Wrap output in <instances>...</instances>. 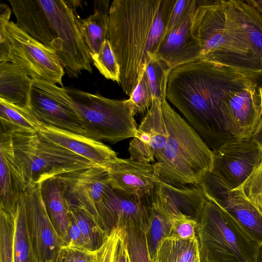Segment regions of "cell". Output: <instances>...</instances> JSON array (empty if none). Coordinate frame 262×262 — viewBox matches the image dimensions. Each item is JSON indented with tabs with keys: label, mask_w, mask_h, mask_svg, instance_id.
Segmentation results:
<instances>
[{
	"label": "cell",
	"mask_w": 262,
	"mask_h": 262,
	"mask_svg": "<svg viewBox=\"0 0 262 262\" xmlns=\"http://www.w3.org/2000/svg\"><path fill=\"white\" fill-rule=\"evenodd\" d=\"M253 80L232 69L196 60L171 70L166 98L213 151L235 139L225 122L228 98Z\"/></svg>",
	"instance_id": "6da1fadb"
},
{
	"label": "cell",
	"mask_w": 262,
	"mask_h": 262,
	"mask_svg": "<svg viewBox=\"0 0 262 262\" xmlns=\"http://www.w3.org/2000/svg\"><path fill=\"white\" fill-rule=\"evenodd\" d=\"M177 0H114L107 39L120 67V85L129 96L156 57Z\"/></svg>",
	"instance_id": "7a4b0ae2"
},
{
	"label": "cell",
	"mask_w": 262,
	"mask_h": 262,
	"mask_svg": "<svg viewBox=\"0 0 262 262\" xmlns=\"http://www.w3.org/2000/svg\"><path fill=\"white\" fill-rule=\"evenodd\" d=\"M17 26L53 49L69 77L91 73V59L74 0H9Z\"/></svg>",
	"instance_id": "3957f363"
},
{
	"label": "cell",
	"mask_w": 262,
	"mask_h": 262,
	"mask_svg": "<svg viewBox=\"0 0 262 262\" xmlns=\"http://www.w3.org/2000/svg\"><path fill=\"white\" fill-rule=\"evenodd\" d=\"M190 32L200 48L199 59L232 69L258 82L262 78L247 31L232 0H198Z\"/></svg>",
	"instance_id": "277c9868"
},
{
	"label": "cell",
	"mask_w": 262,
	"mask_h": 262,
	"mask_svg": "<svg viewBox=\"0 0 262 262\" xmlns=\"http://www.w3.org/2000/svg\"><path fill=\"white\" fill-rule=\"evenodd\" d=\"M0 154L23 192L51 177L98 165L42 139L36 132L1 130Z\"/></svg>",
	"instance_id": "5b68a950"
},
{
	"label": "cell",
	"mask_w": 262,
	"mask_h": 262,
	"mask_svg": "<svg viewBox=\"0 0 262 262\" xmlns=\"http://www.w3.org/2000/svg\"><path fill=\"white\" fill-rule=\"evenodd\" d=\"M161 105L169 135L153 164L155 175L176 187L199 184L212 170L213 151L166 99Z\"/></svg>",
	"instance_id": "8992f818"
},
{
	"label": "cell",
	"mask_w": 262,
	"mask_h": 262,
	"mask_svg": "<svg viewBox=\"0 0 262 262\" xmlns=\"http://www.w3.org/2000/svg\"><path fill=\"white\" fill-rule=\"evenodd\" d=\"M206 196L196 228L202 262H257V242L219 204Z\"/></svg>",
	"instance_id": "52a82bcc"
},
{
	"label": "cell",
	"mask_w": 262,
	"mask_h": 262,
	"mask_svg": "<svg viewBox=\"0 0 262 262\" xmlns=\"http://www.w3.org/2000/svg\"><path fill=\"white\" fill-rule=\"evenodd\" d=\"M66 89L85 137L112 144L135 137L138 127L128 99H112L77 89Z\"/></svg>",
	"instance_id": "ba28073f"
},
{
	"label": "cell",
	"mask_w": 262,
	"mask_h": 262,
	"mask_svg": "<svg viewBox=\"0 0 262 262\" xmlns=\"http://www.w3.org/2000/svg\"><path fill=\"white\" fill-rule=\"evenodd\" d=\"M6 29L10 42L9 61L32 79H43L63 86L65 71L53 49L31 37L10 21Z\"/></svg>",
	"instance_id": "9c48e42d"
},
{
	"label": "cell",
	"mask_w": 262,
	"mask_h": 262,
	"mask_svg": "<svg viewBox=\"0 0 262 262\" xmlns=\"http://www.w3.org/2000/svg\"><path fill=\"white\" fill-rule=\"evenodd\" d=\"M26 108L42 124L85 136L79 117L66 88L43 79H33Z\"/></svg>",
	"instance_id": "30bf717a"
},
{
	"label": "cell",
	"mask_w": 262,
	"mask_h": 262,
	"mask_svg": "<svg viewBox=\"0 0 262 262\" xmlns=\"http://www.w3.org/2000/svg\"><path fill=\"white\" fill-rule=\"evenodd\" d=\"M41 183L31 185L23 193L26 226L38 262H47L63 247L47 212L40 191Z\"/></svg>",
	"instance_id": "8fae6325"
},
{
	"label": "cell",
	"mask_w": 262,
	"mask_h": 262,
	"mask_svg": "<svg viewBox=\"0 0 262 262\" xmlns=\"http://www.w3.org/2000/svg\"><path fill=\"white\" fill-rule=\"evenodd\" d=\"M211 172L232 190L239 187L262 161V154L251 138L234 139L213 151Z\"/></svg>",
	"instance_id": "7c38bea8"
},
{
	"label": "cell",
	"mask_w": 262,
	"mask_h": 262,
	"mask_svg": "<svg viewBox=\"0 0 262 262\" xmlns=\"http://www.w3.org/2000/svg\"><path fill=\"white\" fill-rule=\"evenodd\" d=\"M152 201L128 195L111 187L96 206L97 223L107 235L114 229H122L130 224L147 230Z\"/></svg>",
	"instance_id": "4fadbf2b"
},
{
	"label": "cell",
	"mask_w": 262,
	"mask_h": 262,
	"mask_svg": "<svg viewBox=\"0 0 262 262\" xmlns=\"http://www.w3.org/2000/svg\"><path fill=\"white\" fill-rule=\"evenodd\" d=\"M56 176L63 184L68 207L83 208L96 219V206L111 187L105 166L96 165Z\"/></svg>",
	"instance_id": "5bb4252c"
},
{
	"label": "cell",
	"mask_w": 262,
	"mask_h": 262,
	"mask_svg": "<svg viewBox=\"0 0 262 262\" xmlns=\"http://www.w3.org/2000/svg\"><path fill=\"white\" fill-rule=\"evenodd\" d=\"M199 184L206 196L228 212L259 245L262 244V213L256 207L211 172Z\"/></svg>",
	"instance_id": "9a60e30c"
},
{
	"label": "cell",
	"mask_w": 262,
	"mask_h": 262,
	"mask_svg": "<svg viewBox=\"0 0 262 262\" xmlns=\"http://www.w3.org/2000/svg\"><path fill=\"white\" fill-rule=\"evenodd\" d=\"M256 80L232 93L224 109L226 128L235 139L249 138L256 129L262 116Z\"/></svg>",
	"instance_id": "2e32d148"
},
{
	"label": "cell",
	"mask_w": 262,
	"mask_h": 262,
	"mask_svg": "<svg viewBox=\"0 0 262 262\" xmlns=\"http://www.w3.org/2000/svg\"><path fill=\"white\" fill-rule=\"evenodd\" d=\"M105 167L113 189L141 200L152 199L156 179L153 164L117 157Z\"/></svg>",
	"instance_id": "e0dca14e"
},
{
	"label": "cell",
	"mask_w": 262,
	"mask_h": 262,
	"mask_svg": "<svg viewBox=\"0 0 262 262\" xmlns=\"http://www.w3.org/2000/svg\"><path fill=\"white\" fill-rule=\"evenodd\" d=\"M168 133L162 112L161 100L153 98L150 108L129 143V158L145 163L155 162L164 149Z\"/></svg>",
	"instance_id": "ac0fdd59"
},
{
	"label": "cell",
	"mask_w": 262,
	"mask_h": 262,
	"mask_svg": "<svg viewBox=\"0 0 262 262\" xmlns=\"http://www.w3.org/2000/svg\"><path fill=\"white\" fill-rule=\"evenodd\" d=\"M37 133L43 140L74 152L93 163L105 166L117 157L111 147L85 136L38 122Z\"/></svg>",
	"instance_id": "d6986e66"
},
{
	"label": "cell",
	"mask_w": 262,
	"mask_h": 262,
	"mask_svg": "<svg viewBox=\"0 0 262 262\" xmlns=\"http://www.w3.org/2000/svg\"><path fill=\"white\" fill-rule=\"evenodd\" d=\"M198 4L196 0L182 22L162 40L157 53L155 58L163 60L171 69L199 59L200 48L190 32L192 18Z\"/></svg>",
	"instance_id": "ffe728a7"
},
{
	"label": "cell",
	"mask_w": 262,
	"mask_h": 262,
	"mask_svg": "<svg viewBox=\"0 0 262 262\" xmlns=\"http://www.w3.org/2000/svg\"><path fill=\"white\" fill-rule=\"evenodd\" d=\"M40 191L50 219L66 248L69 244L70 215L63 184L57 176L51 177L41 183Z\"/></svg>",
	"instance_id": "44dd1931"
},
{
	"label": "cell",
	"mask_w": 262,
	"mask_h": 262,
	"mask_svg": "<svg viewBox=\"0 0 262 262\" xmlns=\"http://www.w3.org/2000/svg\"><path fill=\"white\" fill-rule=\"evenodd\" d=\"M33 79L10 61L0 62V99L27 108Z\"/></svg>",
	"instance_id": "7402d4cb"
},
{
	"label": "cell",
	"mask_w": 262,
	"mask_h": 262,
	"mask_svg": "<svg viewBox=\"0 0 262 262\" xmlns=\"http://www.w3.org/2000/svg\"><path fill=\"white\" fill-rule=\"evenodd\" d=\"M110 0L94 2V13L81 19V27L90 55L97 54L107 39Z\"/></svg>",
	"instance_id": "603a6c76"
},
{
	"label": "cell",
	"mask_w": 262,
	"mask_h": 262,
	"mask_svg": "<svg viewBox=\"0 0 262 262\" xmlns=\"http://www.w3.org/2000/svg\"><path fill=\"white\" fill-rule=\"evenodd\" d=\"M200 255L198 237L181 239L170 236L162 241L155 262H195Z\"/></svg>",
	"instance_id": "cb8c5ba5"
},
{
	"label": "cell",
	"mask_w": 262,
	"mask_h": 262,
	"mask_svg": "<svg viewBox=\"0 0 262 262\" xmlns=\"http://www.w3.org/2000/svg\"><path fill=\"white\" fill-rule=\"evenodd\" d=\"M232 1L247 31L262 74V13L247 1Z\"/></svg>",
	"instance_id": "d4e9b609"
},
{
	"label": "cell",
	"mask_w": 262,
	"mask_h": 262,
	"mask_svg": "<svg viewBox=\"0 0 262 262\" xmlns=\"http://www.w3.org/2000/svg\"><path fill=\"white\" fill-rule=\"evenodd\" d=\"M1 130L36 132L38 121L27 108L0 99Z\"/></svg>",
	"instance_id": "484cf974"
},
{
	"label": "cell",
	"mask_w": 262,
	"mask_h": 262,
	"mask_svg": "<svg viewBox=\"0 0 262 262\" xmlns=\"http://www.w3.org/2000/svg\"><path fill=\"white\" fill-rule=\"evenodd\" d=\"M13 216L15 226L13 262H38L32 250L27 230L23 194Z\"/></svg>",
	"instance_id": "4316f807"
},
{
	"label": "cell",
	"mask_w": 262,
	"mask_h": 262,
	"mask_svg": "<svg viewBox=\"0 0 262 262\" xmlns=\"http://www.w3.org/2000/svg\"><path fill=\"white\" fill-rule=\"evenodd\" d=\"M172 226L173 220L151 204L146 236L152 262L163 239L171 235Z\"/></svg>",
	"instance_id": "83f0119b"
},
{
	"label": "cell",
	"mask_w": 262,
	"mask_h": 262,
	"mask_svg": "<svg viewBox=\"0 0 262 262\" xmlns=\"http://www.w3.org/2000/svg\"><path fill=\"white\" fill-rule=\"evenodd\" d=\"M70 215L74 220L84 238L88 248L98 250L108 235L100 228L96 218L81 208H68Z\"/></svg>",
	"instance_id": "f1b7e54d"
},
{
	"label": "cell",
	"mask_w": 262,
	"mask_h": 262,
	"mask_svg": "<svg viewBox=\"0 0 262 262\" xmlns=\"http://www.w3.org/2000/svg\"><path fill=\"white\" fill-rule=\"evenodd\" d=\"M23 193L0 154V209L14 216Z\"/></svg>",
	"instance_id": "f546056e"
},
{
	"label": "cell",
	"mask_w": 262,
	"mask_h": 262,
	"mask_svg": "<svg viewBox=\"0 0 262 262\" xmlns=\"http://www.w3.org/2000/svg\"><path fill=\"white\" fill-rule=\"evenodd\" d=\"M122 229L126 244L127 262H152L146 230L135 224H128Z\"/></svg>",
	"instance_id": "4dcf8cb0"
},
{
	"label": "cell",
	"mask_w": 262,
	"mask_h": 262,
	"mask_svg": "<svg viewBox=\"0 0 262 262\" xmlns=\"http://www.w3.org/2000/svg\"><path fill=\"white\" fill-rule=\"evenodd\" d=\"M172 69L162 60L154 58L147 66L144 73L151 90L153 98H166L168 74Z\"/></svg>",
	"instance_id": "1f68e13d"
},
{
	"label": "cell",
	"mask_w": 262,
	"mask_h": 262,
	"mask_svg": "<svg viewBox=\"0 0 262 262\" xmlns=\"http://www.w3.org/2000/svg\"><path fill=\"white\" fill-rule=\"evenodd\" d=\"M93 64L105 78L120 81V67L109 40L102 43L99 51L90 55Z\"/></svg>",
	"instance_id": "d6a6232c"
},
{
	"label": "cell",
	"mask_w": 262,
	"mask_h": 262,
	"mask_svg": "<svg viewBox=\"0 0 262 262\" xmlns=\"http://www.w3.org/2000/svg\"><path fill=\"white\" fill-rule=\"evenodd\" d=\"M14 216L0 209V262H13Z\"/></svg>",
	"instance_id": "836d02e7"
},
{
	"label": "cell",
	"mask_w": 262,
	"mask_h": 262,
	"mask_svg": "<svg viewBox=\"0 0 262 262\" xmlns=\"http://www.w3.org/2000/svg\"><path fill=\"white\" fill-rule=\"evenodd\" d=\"M235 190L262 213V161Z\"/></svg>",
	"instance_id": "e575fe53"
},
{
	"label": "cell",
	"mask_w": 262,
	"mask_h": 262,
	"mask_svg": "<svg viewBox=\"0 0 262 262\" xmlns=\"http://www.w3.org/2000/svg\"><path fill=\"white\" fill-rule=\"evenodd\" d=\"M128 100L133 106L135 115L143 114L151 106L153 98L145 74L129 96Z\"/></svg>",
	"instance_id": "d590c367"
},
{
	"label": "cell",
	"mask_w": 262,
	"mask_h": 262,
	"mask_svg": "<svg viewBox=\"0 0 262 262\" xmlns=\"http://www.w3.org/2000/svg\"><path fill=\"white\" fill-rule=\"evenodd\" d=\"M12 9L4 3L0 4V62L9 61L10 42L6 29Z\"/></svg>",
	"instance_id": "8d00e7d4"
},
{
	"label": "cell",
	"mask_w": 262,
	"mask_h": 262,
	"mask_svg": "<svg viewBox=\"0 0 262 262\" xmlns=\"http://www.w3.org/2000/svg\"><path fill=\"white\" fill-rule=\"evenodd\" d=\"M198 222L190 216L182 214L173 220L170 236L181 239H193L197 236L196 228Z\"/></svg>",
	"instance_id": "74e56055"
},
{
	"label": "cell",
	"mask_w": 262,
	"mask_h": 262,
	"mask_svg": "<svg viewBox=\"0 0 262 262\" xmlns=\"http://www.w3.org/2000/svg\"><path fill=\"white\" fill-rule=\"evenodd\" d=\"M195 1L196 0L176 1L167 22L162 40L182 22Z\"/></svg>",
	"instance_id": "f35d334b"
},
{
	"label": "cell",
	"mask_w": 262,
	"mask_h": 262,
	"mask_svg": "<svg viewBox=\"0 0 262 262\" xmlns=\"http://www.w3.org/2000/svg\"><path fill=\"white\" fill-rule=\"evenodd\" d=\"M122 229L115 228L107 236L101 247L97 250L96 262H114Z\"/></svg>",
	"instance_id": "ab89813d"
},
{
	"label": "cell",
	"mask_w": 262,
	"mask_h": 262,
	"mask_svg": "<svg viewBox=\"0 0 262 262\" xmlns=\"http://www.w3.org/2000/svg\"><path fill=\"white\" fill-rule=\"evenodd\" d=\"M71 248L88 249L86 242L80 231V229H79L74 220L70 215L69 244L67 247L66 248Z\"/></svg>",
	"instance_id": "60d3db41"
},
{
	"label": "cell",
	"mask_w": 262,
	"mask_h": 262,
	"mask_svg": "<svg viewBox=\"0 0 262 262\" xmlns=\"http://www.w3.org/2000/svg\"><path fill=\"white\" fill-rule=\"evenodd\" d=\"M74 262H96L97 251L86 248H71Z\"/></svg>",
	"instance_id": "b9f144b4"
},
{
	"label": "cell",
	"mask_w": 262,
	"mask_h": 262,
	"mask_svg": "<svg viewBox=\"0 0 262 262\" xmlns=\"http://www.w3.org/2000/svg\"><path fill=\"white\" fill-rule=\"evenodd\" d=\"M114 262H127L126 247L123 237V230L118 243Z\"/></svg>",
	"instance_id": "7bdbcfd3"
},
{
	"label": "cell",
	"mask_w": 262,
	"mask_h": 262,
	"mask_svg": "<svg viewBox=\"0 0 262 262\" xmlns=\"http://www.w3.org/2000/svg\"><path fill=\"white\" fill-rule=\"evenodd\" d=\"M250 138L257 144L262 154V116L256 129Z\"/></svg>",
	"instance_id": "ee69618b"
},
{
	"label": "cell",
	"mask_w": 262,
	"mask_h": 262,
	"mask_svg": "<svg viewBox=\"0 0 262 262\" xmlns=\"http://www.w3.org/2000/svg\"><path fill=\"white\" fill-rule=\"evenodd\" d=\"M64 257V249H61L57 254L47 262H63Z\"/></svg>",
	"instance_id": "f6af8a7d"
},
{
	"label": "cell",
	"mask_w": 262,
	"mask_h": 262,
	"mask_svg": "<svg viewBox=\"0 0 262 262\" xmlns=\"http://www.w3.org/2000/svg\"><path fill=\"white\" fill-rule=\"evenodd\" d=\"M64 249V257L63 262H74L72 251L70 248Z\"/></svg>",
	"instance_id": "bcb514c9"
},
{
	"label": "cell",
	"mask_w": 262,
	"mask_h": 262,
	"mask_svg": "<svg viewBox=\"0 0 262 262\" xmlns=\"http://www.w3.org/2000/svg\"><path fill=\"white\" fill-rule=\"evenodd\" d=\"M262 13V0H246Z\"/></svg>",
	"instance_id": "7dc6e473"
},
{
	"label": "cell",
	"mask_w": 262,
	"mask_h": 262,
	"mask_svg": "<svg viewBox=\"0 0 262 262\" xmlns=\"http://www.w3.org/2000/svg\"><path fill=\"white\" fill-rule=\"evenodd\" d=\"M258 92L259 97L260 104L262 112V78L259 81L258 85Z\"/></svg>",
	"instance_id": "c3c4849f"
},
{
	"label": "cell",
	"mask_w": 262,
	"mask_h": 262,
	"mask_svg": "<svg viewBox=\"0 0 262 262\" xmlns=\"http://www.w3.org/2000/svg\"><path fill=\"white\" fill-rule=\"evenodd\" d=\"M257 262H262V244L259 246Z\"/></svg>",
	"instance_id": "681fc988"
},
{
	"label": "cell",
	"mask_w": 262,
	"mask_h": 262,
	"mask_svg": "<svg viewBox=\"0 0 262 262\" xmlns=\"http://www.w3.org/2000/svg\"><path fill=\"white\" fill-rule=\"evenodd\" d=\"M195 262H202L200 257V255L198 256Z\"/></svg>",
	"instance_id": "f907efd6"
}]
</instances>
